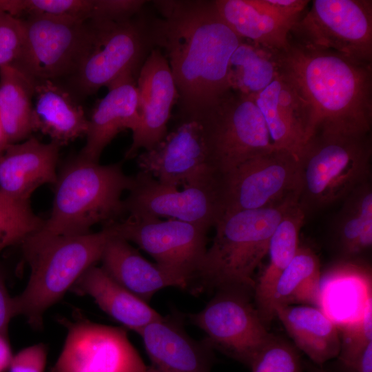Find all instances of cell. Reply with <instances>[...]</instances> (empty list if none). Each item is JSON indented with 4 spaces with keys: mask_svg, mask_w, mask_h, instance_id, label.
<instances>
[{
    "mask_svg": "<svg viewBox=\"0 0 372 372\" xmlns=\"http://www.w3.org/2000/svg\"><path fill=\"white\" fill-rule=\"evenodd\" d=\"M153 4L161 17L147 20L152 44L171 69L182 121L194 119L230 90L228 64L242 39L222 18L215 1Z\"/></svg>",
    "mask_w": 372,
    "mask_h": 372,
    "instance_id": "1",
    "label": "cell"
},
{
    "mask_svg": "<svg viewBox=\"0 0 372 372\" xmlns=\"http://www.w3.org/2000/svg\"><path fill=\"white\" fill-rule=\"evenodd\" d=\"M278 61L280 71L311 107L312 135L320 129L371 132L372 64L290 39Z\"/></svg>",
    "mask_w": 372,
    "mask_h": 372,
    "instance_id": "2",
    "label": "cell"
},
{
    "mask_svg": "<svg viewBox=\"0 0 372 372\" xmlns=\"http://www.w3.org/2000/svg\"><path fill=\"white\" fill-rule=\"evenodd\" d=\"M133 180L121 163L101 165L79 156L70 161L57 175L50 217L22 242L23 254L53 238L86 234L98 223L118 220L125 213L122 194Z\"/></svg>",
    "mask_w": 372,
    "mask_h": 372,
    "instance_id": "3",
    "label": "cell"
},
{
    "mask_svg": "<svg viewBox=\"0 0 372 372\" xmlns=\"http://www.w3.org/2000/svg\"><path fill=\"white\" fill-rule=\"evenodd\" d=\"M298 196L267 208L224 212L216 225L192 282L201 288L235 289L252 293L254 273L267 254L273 231Z\"/></svg>",
    "mask_w": 372,
    "mask_h": 372,
    "instance_id": "4",
    "label": "cell"
},
{
    "mask_svg": "<svg viewBox=\"0 0 372 372\" xmlns=\"http://www.w3.org/2000/svg\"><path fill=\"white\" fill-rule=\"evenodd\" d=\"M371 156L370 133L316 130L299 158L298 204L306 216L370 181Z\"/></svg>",
    "mask_w": 372,
    "mask_h": 372,
    "instance_id": "5",
    "label": "cell"
},
{
    "mask_svg": "<svg viewBox=\"0 0 372 372\" xmlns=\"http://www.w3.org/2000/svg\"><path fill=\"white\" fill-rule=\"evenodd\" d=\"M114 235L105 225L97 232L53 238L25 254L31 272L25 289L14 297L16 316H23L31 326L41 328L45 311L101 260Z\"/></svg>",
    "mask_w": 372,
    "mask_h": 372,
    "instance_id": "6",
    "label": "cell"
},
{
    "mask_svg": "<svg viewBox=\"0 0 372 372\" xmlns=\"http://www.w3.org/2000/svg\"><path fill=\"white\" fill-rule=\"evenodd\" d=\"M191 120L202 126L209 165L220 180L246 160L275 148L254 99L231 89Z\"/></svg>",
    "mask_w": 372,
    "mask_h": 372,
    "instance_id": "7",
    "label": "cell"
},
{
    "mask_svg": "<svg viewBox=\"0 0 372 372\" xmlns=\"http://www.w3.org/2000/svg\"><path fill=\"white\" fill-rule=\"evenodd\" d=\"M90 23V44L74 74L79 92L85 95L94 94L129 73L138 77L154 48L147 20L133 17L121 21Z\"/></svg>",
    "mask_w": 372,
    "mask_h": 372,
    "instance_id": "8",
    "label": "cell"
},
{
    "mask_svg": "<svg viewBox=\"0 0 372 372\" xmlns=\"http://www.w3.org/2000/svg\"><path fill=\"white\" fill-rule=\"evenodd\" d=\"M289 39L372 64V1H312L291 29Z\"/></svg>",
    "mask_w": 372,
    "mask_h": 372,
    "instance_id": "9",
    "label": "cell"
},
{
    "mask_svg": "<svg viewBox=\"0 0 372 372\" xmlns=\"http://www.w3.org/2000/svg\"><path fill=\"white\" fill-rule=\"evenodd\" d=\"M224 212L260 209L300 194V163L280 149L242 162L220 180Z\"/></svg>",
    "mask_w": 372,
    "mask_h": 372,
    "instance_id": "10",
    "label": "cell"
},
{
    "mask_svg": "<svg viewBox=\"0 0 372 372\" xmlns=\"http://www.w3.org/2000/svg\"><path fill=\"white\" fill-rule=\"evenodd\" d=\"M107 225L116 236L136 244L162 269L192 283L207 251L209 229L178 220L134 216Z\"/></svg>",
    "mask_w": 372,
    "mask_h": 372,
    "instance_id": "11",
    "label": "cell"
},
{
    "mask_svg": "<svg viewBox=\"0 0 372 372\" xmlns=\"http://www.w3.org/2000/svg\"><path fill=\"white\" fill-rule=\"evenodd\" d=\"M22 19L23 48L15 67L35 80L74 74L90 44V21L46 15Z\"/></svg>",
    "mask_w": 372,
    "mask_h": 372,
    "instance_id": "12",
    "label": "cell"
},
{
    "mask_svg": "<svg viewBox=\"0 0 372 372\" xmlns=\"http://www.w3.org/2000/svg\"><path fill=\"white\" fill-rule=\"evenodd\" d=\"M251 296L240 289L218 290L203 309L189 316L205 333L211 349L248 366L273 335L266 329Z\"/></svg>",
    "mask_w": 372,
    "mask_h": 372,
    "instance_id": "13",
    "label": "cell"
},
{
    "mask_svg": "<svg viewBox=\"0 0 372 372\" xmlns=\"http://www.w3.org/2000/svg\"><path fill=\"white\" fill-rule=\"evenodd\" d=\"M124 202L129 216L167 218L207 229L224 213L220 182L189 185L180 190L139 172Z\"/></svg>",
    "mask_w": 372,
    "mask_h": 372,
    "instance_id": "14",
    "label": "cell"
},
{
    "mask_svg": "<svg viewBox=\"0 0 372 372\" xmlns=\"http://www.w3.org/2000/svg\"><path fill=\"white\" fill-rule=\"evenodd\" d=\"M50 372H147L122 327L80 320L70 323Z\"/></svg>",
    "mask_w": 372,
    "mask_h": 372,
    "instance_id": "15",
    "label": "cell"
},
{
    "mask_svg": "<svg viewBox=\"0 0 372 372\" xmlns=\"http://www.w3.org/2000/svg\"><path fill=\"white\" fill-rule=\"evenodd\" d=\"M140 171L159 182L183 187L219 182L210 168L201 125L184 120L154 147L137 156Z\"/></svg>",
    "mask_w": 372,
    "mask_h": 372,
    "instance_id": "16",
    "label": "cell"
},
{
    "mask_svg": "<svg viewBox=\"0 0 372 372\" xmlns=\"http://www.w3.org/2000/svg\"><path fill=\"white\" fill-rule=\"evenodd\" d=\"M139 124L132 132V142L125 158L136 156L141 149L149 150L167 134V123L178 99L171 69L161 50L154 48L137 78Z\"/></svg>",
    "mask_w": 372,
    "mask_h": 372,
    "instance_id": "17",
    "label": "cell"
},
{
    "mask_svg": "<svg viewBox=\"0 0 372 372\" xmlns=\"http://www.w3.org/2000/svg\"><path fill=\"white\" fill-rule=\"evenodd\" d=\"M253 98L262 113L274 147L291 153L299 161L312 135V114L308 103L280 71L265 89Z\"/></svg>",
    "mask_w": 372,
    "mask_h": 372,
    "instance_id": "18",
    "label": "cell"
},
{
    "mask_svg": "<svg viewBox=\"0 0 372 372\" xmlns=\"http://www.w3.org/2000/svg\"><path fill=\"white\" fill-rule=\"evenodd\" d=\"M60 146L31 136L9 144L0 155V193L10 200L27 203L45 184H55Z\"/></svg>",
    "mask_w": 372,
    "mask_h": 372,
    "instance_id": "19",
    "label": "cell"
},
{
    "mask_svg": "<svg viewBox=\"0 0 372 372\" xmlns=\"http://www.w3.org/2000/svg\"><path fill=\"white\" fill-rule=\"evenodd\" d=\"M137 76L126 74L107 87L108 92L87 118L86 143L79 156L99 162L106 146L122 131L136 130L139 124Z\"/></svg>",
    "mask_w": 372,
    "mask_h": 372,
    "instance_id": "20",
    "label": "cell"
},
{
    "mask_svg": "<svg viewBox=\"0 0 372 372\" xmlns=\"http://www.w3.org/2000/svg\"><path fill=\"white\" fill-rule=\"evenodd\" d=\"M138 334L151 362L147 372H210L211 347L193 340L174 320L162 317Z\"/></svg>",
    "mask_w": 372,
    "mask_h": 372,
    "instance_id": "21",
    "label": "cell"
},
{
    "mask_svg": "<svg viewBox=\"0 0 372 372\" xmlns=\"http://www.w3.org/2000/svg\"><path fill=\"white\" fill-rule=\"evenodd\" d=\"M101 260L102 268L110 276L147 302L163 288L189 286L184 280L147 260L127 241L115 235L107 241Z\"/></svg>",
    "mask_w": 372,
    "mask_h": 372,
    "instance_id": "22",
    "label": "cell"
},
{
    "mask_svg": "<svg viewBox=\"0 0 372 372\" xmlns=\"http://www.w3.org/2000/svg\"><path fill=\"white\" fill-rule=\"evenodd\" d=\"M227 25L240 38L276 52L289 45V33L298 21L282 15L267 0H214Z\"/></svg>",
    "mask_w": 372,
    "mask_h": 372,
    "instance_id": "23",
    "label": "cell"
},
{
    "mask_svg": "<svg viewBox=\"0 0 372 372\" xmlns=\"http://www.w3.org/2000/svg\"><path fill=\"white\" fill-rule=\"evenodd\" d=\"M32 123L59 146L85 136L87 118L71 94L52 80H35Z\"/></svg>",
    "mask_w": 372,
    "mask_h": 372,
    "instance_id": "24",
    "label": "cell"
},
{
    "mask_svg": "<svg viewBox=\"0 0 372 372\" xmlns=\"http://www.w3.org/2000/svg\"><path fill=\"white\" fill-rule=\"evenodd\" d=\"M71 289L79 294L92 297L101 310L137 333L162 318L148 302L116 282L102 267H90Z\"/></svg>",
    "mask_w": 372,
    "mask_h": 372,
    "instance_id": "25",
    "label": "cell"
},
{
    "mask_svg": "<svg viewBox=\"0 0 372 372\" xmlns=\"http://www.w3.org/2000/svg\"><path fill=\"white\" fill-rule=\"evenodd\" d=\"M274 316L282 323L294 346L314 363L322 366L338 357L339 331L332 320L320 308L310 305H284L274 308Z\"/></svg>",
    "mask_w": 372,
    "mask_h": 372,
    "instance_id": "26",
    "label": "cell"
},
{
    "mask_svg": "<svg viewBox=\"0 0 372 372\" xmlns=\"http://www.w3.org/2000/svg\"><path fill=\"white\" fill-rule=\"evenodd\" d=\"M306 214L298 202L284 215L271 237L269 262L256 280L253 291L254 305L265 325L274 318L271 302L277 281L296 256L300 247V234Z\"/></svg>",
    "mask_w": 372,
    "mask_h": 372,
    "instance_id": "27",
    "label": "cell"
},
{
    "mask_svg": "<svg viewBox=\"0 0 372 372\" xmlns=\"http://www.w3.org/2000/svg\"><path fill=\"white\" fill-rule=\"evenodd\" d=\"M331 223L332 246L343 260L362 254L372 245V187L371 180L353 190L343 200Z\"/></svg>",
    "mask_w": 372,
    "mask_h": 372,
    "instance_id": "28",
    "label": "cell"
},
{
    "mask_svg": "<svg viewBox=\"0 0 372 372\" xmlns=\"http://www.w3.org/2000/svg\"><path fill=\"white\" fill-rule=\"evenodd\" d=\"M35 79L15 66L0 68V118L9 144L30 137Z\"/></svg>",
    "mask_w": 372,
    "mask_h": 372,
    "instance_id": "29",
    "label": "cell"
},
{
    "mask_svg": "<svg viewBox=\"0 0 372 372\" xmlns=\"http://www.w3.org/2000/svg\"><path fill=\"white\" fill-rule=\"evenodd\" d=\"M322 303L320 260L309 247L300 245L279 277L271 302L277 306L304 304L320 308Z\"/></svg>",
    "mask_w": 372,
    "mask_h": 372,
    "instance_id": "30",
    "label": "cell"
},
{
    "mask_svg": "<svg viewBox=\"0 0 372 372\" xmlns=\"http://www.w3.org/2000/svg\"><path fill=\"white\" fill-rule=\"evenodd\" d=\"M278 52L242 39L229 61V89L252 97L260 93L280 74Z\"/></svg>",
    "mask_w": 372,
    "mask_h": 372,
    "instance_id": "31",
    "label": "cell"
},
{
    "mask_svg": "<svg viewBox=\"0 0 372 372\" xmlns=\"http://www.w3.org/2000/svg\"><path fill=\"white\" fill-rule=\"evenodd\" d=\"M0 11L19 18L46 15L82 22L101 21L102 0H0Z\"/></svg>",
    "mask_w": 372,
    "mask_h": 372,
    "instance_id": "32",
    "label": "cell"
},
{
    "mask_svg": "<svg viewBox=\"0 0 372 372\" xmlns=\"http://www.w3.org/2000/svg\"><path fill=\"white\" fill-rule=\"evenodd\" d=\"M43 221L33 212L29 203H17L0 193V251L22 243L40 229Z\"/></svg>",
    "mask_w": 372,
    "mask_h": 372,
    "instance_id": "33",
    "label": "cell"
},
{
    "mask_svg": "<svg viewBox=\"0 0 372 372\" xmlns=\"http://www.w3.org/2000/svg\"><path fill=\"white\" fill-rule=\"evenodd\" d=\"M360 318L337 325L340 348L338 355L341 364L353 371L354 364L364 348L372 342V298L369 295Z\"/></svg>",
    "mask_w": 372,
    "mask_h": 372,
    "instance_id": "34",
    "label": "cell"
},
{
    "mask_svg": "<svg viewBox=\"0 0 372 372\" xmlns=\"http://www.w3.org/2000/svg\"><path fill=\"white\" fill-rule=\"evenodd\" d=\"M249 367L251 372H303L298 349L275 335L258 351Z\"/></svg>",
    "mask_w": 372,
    "mask_h": 372,
    "instance_id": "35",
    "label": "cell"
},
{
    "mask_svg": "<svg viewBox=\"0 0 372 372\" xmlns=\"http://www.w3.org/2000/svg\"><path fill=\"white\" fill-rule=\"evenodd\" d=\"M24 43V25L19 19L0 11V68L16 66Z\"/></svg>",
    "mask_w": 372,
    "mask_h": 372,
    "instance_id": "36",
    "label": "cell"
},
{
    "mask_svg": "<svg viewBox=\"0 0 372 372\" xmlns=\"http://www.w3.org/2000/svg\"><path fill=\"white\" fill-rule=\"evenodd\" d=\"M47 348L42 343L26 347L12 355L9 372H44L47 362Z\"/></svg>",
    "mask_w": 372,
    "mask_h": 372,
    "instance_id": "37",
    "label": "cell"
},
{
    "mask_svg": "<svg viewBox=\"0 0 372 372\" xmlns=\"http://www.w3.org/2000/svg\"><path fill=\"white\" fill-rule=\"evenodd\" d=\"M16 316L14 298L6 289L3 276L0 273V335L8 338V326L11 319Z\"/></svg>",
    "mask_w": 372,
    "mask_h": 372,
    "instance_id": "38",
    "label": "cell"
},
{
    "mask_svg": "<svg viewBox=\"0 0 372 372\" xmlns=\"http://www.w3.org/2000/svg\"><path fill=\"white\" fill-rule=\"evenodd\" d=\"M353 371L372 372V342L363 350L356 360Z\"/></svg>",
    "mask_w": 372,
    "mask_h": 372,
    "instance_id": "39",
    "label": "cell"
},
{
    "mask_svg": "<svg viewBox=\"0 0 372 372\" xmlns=\"http://www.w3.org/2000/svg\"><path fill=\"white\" fill-rule=\"evenodd\" d=\"M12 355L8 338L0 335V372L8 370Z\"/></svg>",
    "mask_w": 372,
    "mask_h": 372,
    "instance_id": "40",
    "label": "cell"
},
{
    "mask_svg": "<svg viewBox=\"0 0 372 372\" xmlns=\"http://www.w3.org/2000/svg\"><path fill=\"white\" fill-rule=\"evenodd\" d=\"M8 145L9 143H8L0 118V155L4 152Z\"/></svg>",
    "mask_w": 372,
    "mask_h": 372,
    "instance_id": "41",
    "label": "cell"
},
{
    "mask_svg": "<svg viewBox=\"0 0 372 372\" xmlns=\"http://www.w3.org/2000/svg\"><path fill=\"white\" fill-rule=\"evenodd\" d=\"M313 372H326V371H322V370H318V371H315Z\"/></svg>",
    "mask_w": 372,
    "mask_h": 372,
    "instance_id": "42",
    "label": "cell"
}]
</instances>
